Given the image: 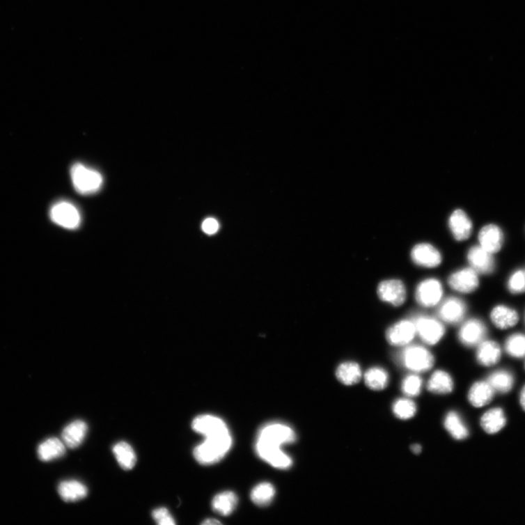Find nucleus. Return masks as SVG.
Listing matches in <instances>:
<instances>
[{
  "mask_svg": "<svg viewBox=\"0 0 525 525\" xmlns=\"http://www.w3.org/2000/svg\"><path fill=\"white\" fill-rule=\"evenodd\" d=\"M296 439L295 431L292 428L281 423H272L261 428L257 441L281 447L284 444L295 442Z\"/></svg>",
  "mask_w": 525,
  "mask_h": 525,
  "instance_id": "3",
  "label": "nucleus"
},
{
  "mask_svg": "<svg viewBox=\"0 0 525 525\" xmlns=\"http://www.w3.org/2000/svg\"><path fill=\"white\" fill-rule=\"evenodd\" d=\"M416 332L414 322L402 320L395 324L386 334L389 343L394 346H405L412 341Z\"/></svg>",
  "mask_w": 525,
  "mask_h": 525,
  "instance_id": "13",
  "label": "nucleus"
},
{
  "mask_svg": "<svg viewBox=\"0 0 525 525\" xmlns=\"http://www.w3.org/2000/svg\"><path fill=\"white\" fill-rule=\"evenodd\" d=\"M202 228L205 234L212 235L219 230V224L215 219L210 218L203 222Z\"/></svg>",
  "mask_w": 525,
  "mask_h": 525,
  "instance_id": "39",
  "label": "nucleus"
},
{
  "mask_svg": "<svg viewBox=\"0 0 525 525\" xmlns=\"http://www.w3.org/2000/svg\"><path fill=\"white\" fill-rule=\"evenodd\" d=\"M450 286L455 290L469 293L480 285L478 273L472 268H466L453 274L449 278Z\"/></svg>",
  "mask_w": 525,
  "mask_h": 525,
  "instance_id": "14",
  "label": "nucleus"
},
{
  "mask_svg": "<svg viewBox=\"0 0 525 525\" xmlns=\"http://www.w3.org/2000/svg\"><path fill=\"white\" fill-rule=\"evenodd\" d=\"M50 216L53 222L69 229L78 228L81 221L79 210L65 201L55 204L52 207Z\"/></svg>",
  "mask_w": 525,
  "mask_h": 525,
  "instance_id": "5",
  "label": "nucleus"
},
{
  "mask_svg": "<svg viewBox=\"0 0 525 525\" xmlns=\"http://www.w3.org/2000/svg\"><path fill=\"white\" fill-rule=\"evenodd\" d=\"M365 382L370 389L382 391L387 387L389 376L385 370L381 368H373L365 374Z\"/></svg>",
  "mask_w": 525,
  "mask_h": 525,
  "instance_id": "32",
  "label": "nucleus"
},
{
  "mask_svg": "<svg viewBox=\"0 0 525 525\" xmlns=\"http://www.w3.org/2000/svg\"><path fill=\"white\" fill-rule=\"evenodd\" d=\"M490 318L498 329L505 330L515 327L519 321V315L514 308L499 305L493 308Z\"/></svg>",
  "mask_w": 525,
  "mask_h": 525,
  "instance_id": "19",
  "label": "nucleus"
},
{
  "mask_svg": "<svg viewBox=\"0 0 525 525\" xmlns=\"http://www.w3.org/2000/svg\"><path fill=\"white\" fill-rule=\"evenodd\" d=\"M505 350L510 356L515 359L525 358V335L515 334L508 337L505 343Z\"/></svg>",
  "mask_w": 525,
  "mask_h": 525,
  "instance_id": "34",
  "label": "nucleus"
},
{
  "mask_svg": "<svg viewBox=\"0 0 525 525\" xmlns=\"http://www.w3.org/2000/svg\"><path fill=\"white\" fill-rule=\"evenodd\" d=\"M377 292L382 301L394 306L403 304L407 298V290L404 283L397 280L382 282Z\"/></svg>",
  "mask_w": 525,
  "mask_h": 525,
  "instance_id": "12",
  "label": "nucleus"
},
{
  "mask_svg": "<svg viewBox=\"0 0 525 525\" xmlns=\"http://www.w3.org/2000/svg\"><path fill=\"white\" fill-rule=\"evenodd\" d=\"M502 351L499 344L495 341H483L478 345L476 359L483 366L490 367L501 361Z\"/></svg>",
  "mask_w": 525,
  "mask_h": 525,
  "instance_id": "20",
  "label": "nucleus"
},
{
  "mask_svg": "<svg viewBox=\"0 0 525 525\" xmlns=\"http://www.w3.org/2000/svg\"><path fill=\"white\" fill-rule=\"evenodd\" d=\"M412 452L414 454L418 455V454H420L421 453L422 448H421V446L420 445L415 444V445L412 446Z\"/></svg>",
  "mask_w": 525,
  "mask_h": 525,
  "instance_id": "42",
  "label": "nucleus"
},
{
  "mask_svg": "<svg viewBox=\"0 0 525 525\" xmlns=\"http://www.w3.org/2000/svg\"><path fill=\"white\" fill-rule=\"evenodd\" d=\"M487 381L496 393L506 394L512 390L515 379L509 370L501 369L489 375Z\"/></svg>",
  "mask_w": 525,
  "mask_h": 525,
  "instance_id": "24",
  "label": "nucleus"
},
{
  "mask_svg": "<svg viewBox=\"0 0 525 525\" xmlns=\"http://www.w3.org/2000/svg\"><path fill=\"white\" fill-rule=\"evenodd\" d=\"M519 402L522 409L525 412V384L520 393Z\"/></svg>",
  "mask_w": 525,
  "mask_h": 525,
  "instance_id": "40",
  "label": "nucleus"
},
{
  "mask_svg": "<svg viewBox=\"0 0 525 525\" xmlns=\"http://www.w3.org/2000/svg\"><path fill=\"white\" fill-rule=\"evenodd\" d=\"M478 241L483 249L492 254L499 253L503 246L504 237L502 230L496 225L489 224L484 226L480 234Z\"/></svg>",
  "mask_w": 525,
  "mask_h": 525,
  "instance_id": "15",
  "label": "nucleus"
},
{
  "mask_svg": "<svg viewBox=\"0 0 525 525\" xmlns=\"http://www.w3.org/2000/svg\"><path fill=\"white\" fill-rule=\"evenodd\" d=\"M238 499L235 493L226 491L215 496L212 502V507L215 512L223 516L233 513L237 505Z\"/></svg>",
  "mask_w": 525,
  "mask_h": 525,
  "instance_id": "27",
  "label": "nucleus"
},
{
  "mask_svg": "<svg viewBox=\"0 0 525 525\" xmlns=\"http://www.w3.org/2000/svg\"><path fill=\"white\" fill-rule=\"evenodd\" d=\"M393 411L398 418L409 420L416 414V407L412 400L407 398L398 399L393 406Z\"/></svg>",
  "mask_w": 525,
  "mask_h": 525,
  "instance_id": "35",
  "label": "nucleus"
},
{
  "mask_svg": "<svg viewBox=\"0 0 525 525\" xmlns=\"http://www.w3.org/2000/svg\"><path fill=\"white\" fill-rule=\"evenodd\" d=\"M411 256L416 265L427 268L438 267L442 260L439 251L429 244L416 245Z\"/></svg>",
  "mask_w": 525,
  "mask_h": 525,
  "instance_id": "16",
  "label": "nucleus"
},
{
  "mask_svg": "<svg viewBox=\"0 0 525 525\" xmlns=\"http://www.w3.org/2000/svg\"><path fill=\"white\" fill-rule=\"evenodd\" d=\"M467 311V305L462 300L452 297L447 299L439 310V317L445 322L455 324L464 318Z\"/></svg>",
  "mask_w": 525,
  "mask_h": 525,
  "instance_id": "17",
  "label": "nucleus"
},
{
  "mask_svg": "<svg viewBox=\"0 0 525 525\" xmlns=\"http://www.w3.org/2000/svg\"><path fill=\"white\" fill-rule=\"evenodd\" d=\"M468 260L471 268L478 274H490L496 269V261L493 254L480 246H474L469 250Z\"/></svg>",
  "mask_w": 525,
  "mask_h": 525,
  "instance_id": "10",
  "label": "nucleus"
},
{
  "mask_svg": "<svg viewBox=\"0 0 525 525\" xmlns=\"http://www.w3.org/2000/svg\"><path fill=\"white\" fill-rule=\"evenodd\" d=\"M275 496V489L269 483H262L256 485L251 492V500L260 506L269 505Z\"/></svg>",
  "mask_w": 525,
  "mask_h": 525,
  "instance_id": "33",
  "label": "nucleus"
},
{
  "mask_svg": "<svg viewBox=\"0 0 525 525\" xmlns=\"http://www.w3.org/2000/svg\"><path fill=\"white\" fill-rule=\"evenodd\" d=\"M203 524L205 525H218L221 524V522L217 519H206Z\"/></svg>",
  "mask_w": 525,
  "mask_h": 525,
  "instance_id": "41",
  "label": "nucleus"
},
{
  "mask_svg": "<svg viewBox=\"0 0 525 525\" xmlns=\"http://www.w3.org/2000/svg\"><path fill=\"white\" fill-rule=\"evenodd\" d=\"M337 379L346 385H353L359 382L362 377L361 369L356 363L347 362L337 368Z\"/></svg>",
  "mask_w": 525,
  "mask_h": 525,
  "instance_id": "31",
  "label": "nucleus"
},
{
  "mask_svg": "<svg viewBox=\"0 0 525 525\" xmlns=\"http://www.w3.org/2000/svg\"><path fill=\"white\" fill-rule=\"evenodd\" d=\"M233 437L229 430L223 433L206 437L205 440L195 447L194 455L200 464L213 465L221 461L233 446Z\"/></svg>",
  "mask_w": 525,
  "mask_h": 525,
  "instance_id": "1",
  "label": "nucleus"
},
{
  "mask_svg": "<svg viewBox=\"0 0 525 525\" xmlns=\"http://www.w3.org/2000/svg\"><path fill=\"white\" fill-rule=\"evenodd\" d=\"M58 492L61 498L65 501L75 502L86 497L88 489L79 481L70 480L60 483Z\"/></svg>",
  "mask_w": 525,
  "mask_h": 525,
  "instance_id": "26",
  "label": "nucleus"
},
{
  "mask_svg": "<svg viewBox=\"0 0 525 525\" xmlns=\"http://www.w3.org/2000/svg\"><path fill=\"white\" fill-rule=\"evenodd\" d=\"M422 385L423 381L419 376L409 375L403 381L402 391L407 396H418L421 393Z\"/></svg>",
  "mask_w": 525,
  "mask_h": 525,
  "instance_id": "37",
  "label": "nucleus"
},
{
  "mask_svg": "<svg viewBox=\"0 0 525 525\" xmlns=\"http://www.w3.org/2000/svg\"><path fill=\"white\" fill-rule=\"evenodd\" d=\"M443 288L440 282L435 279H429L422 282L416 288L415 297L416 301L426 307L437 305L441 299Z\"/></svg>",
  "mask_w": 525,
  "mask_h": 525,
  "instance_id": "9",
  "label": "nucleus"
},
{
  "mask_svg": "<svg viewBox=\"0 0 525 525\" xmlns=\"http://www.w3.org/2000/svg\"><path fill=\"white\" fill-rule=\"evenodd\" d=\"M400 360L408 369L418 373L427 372L434 363L433 354L418 345L405 348L400 354Z\"/></svg>",
  "mask_w": 525,
  "mask_h": 525,
  "instance_id": "4",
  "label": "nucleus"
},
{
  "mask_svg": "<svg viewBox=\"0 0 525 525\" xmlns=\"http://www.w3.org/2000/svg\"><path fill=\"white\" fill-rule=\"evenodd\" d=\"M485 323L478 319H471L463 324L459 331L460 342L467 347L480 345L487 336Z\"/></svg>",
  "mask_w": 525,
  "mask_h": 525,
  "instance_id": "8",
  "label": "nucleus"
},
{
  "mask_svg": "<svg viewBox=\"0 0 525 525\" xmlns=\"http://www.w3.org/2000/svg\"><path fill=\"white\" fill-rule=\"evenodd\" d=\"M152 518L160 525H174L176 522L166 508H159L154 510Z\"/></svg>",
  "mask_w": 525,
  "mask_h": 525,
  "instance_id": "38",
  "label": "nucleus"
},
{
  "mask_svg": "<svg viewBox=\"0 0 525 525\" xmlns=\"http://www.w3.org/2000/svg\"><path fill=\"white\" fill-rule=\"evenodd\" d=\"M454 383L450 375L443 370H437L430 378L428 389L436 394H447L453 391Z\"/></svg>",
  "mask_w": 525,
  "mask_h": 525,
  "instance_id": "28",
  "label": "nucleus"
},
{
  "mask_svg": "<svg viewBox=\"0 0 525 525\" xmlns=\"http://www.w3.org/2000/svg\"><path fill=\"white\" fill-rule=\"evenodd\" d=\"M71 178L74 188L79 194L88 195L97 192L102 185L101 174L82 164H75L71 168Z\"/></svg>",
  "mask_w": 525,
  "mask_h": 525,
  "instance_id": "2",
  "label": "nucleus"
},
{
  "mask_svg": "<svg viewBox=\"0 0 525 525\" xmlns=\"http://www.w3.org/2000/svg\"><path fill=\"white\" fill-rule=\"evenodd\" d=\"M63 441L57 438L49 439L38 448V455L42 461L48 462L63 457L66 452Z\"/></svg>",
  "mask_w": 525,
  "mask_h": 525,
  "instance_id": "25",
  "label": "nucleus"
},
{
  "mask_svg": "<svg viewBox=\"0 0 525 525\" xmlns=\"http://www.w3.org/2000/svg\"><path fill=\"white\" fill-rule=\"evenodd\" d=\"M256 450L258 455L269 464L279 469H288L292 466V459L281 450V447L271 446L256 441Z\"/></svg>",
  "mask_w": 525,
  "mask_h": 525,
  "instance_id": "7",
  "label": "nucleus"
},
{
  "mask_svg": "<svg viewBox=\"0 0 525 525\" xmlns=\"http://www.w3.org/2000/svg\"><path fill=\"white\" fill-rule=\"evenodd\" d=\"M113 452L123 469L128 471L134 467L136 457L130 444L125 441L118 442L113 446Z\"/></svg>",
  "mask_w": 525,
  "mask_h": 525,
  "instance_id": "29",
  "label": "nucleus"
},
{
  "mask_svg": "<svg viewBox=\"0 0 525 525\" xmlns=\"http://www.w3.org/2000/svg\"><path fill=\"white\" fill-rule=\"evenodd\" d=\"M192 428L196 433L205 438L223 433L228 430L226 423L218 416L203 414L196 416L193 421Z\"/></svg>",
  "mask_w": 525,
  "mask_h": 525,
  "instance_id": "11",
  "label": "nucleus"
},
{
  "mask_svg": "<svg viewBox=\"0 0 525 525\" xmlns=\"http://www.w3.org/2000/svg\"><path fill=\"white\" fill-rule=\"evenodd\" d=\"M524 368H525V362H524Z\"/></svg>",
  "mask_w": 525,
  "mask_h": 525,
  "instance_id": "43",
  "label": "nucleus"
},
{
  "mask_svg": "<svg viewBox=\"0 0 525 525\" xmlns=\"http://www.w3.org/2000/svg\"><path fill=\"white\" fill-rule=\"evenodd\" d=\"M444 427L456 440L466 439L469 436L467 426L455 412H451L446 415Z\"/></svg>",
  "mask_w": 525,
  "mask_h": 525,
  "instance_id": "30",
  "label": "nucleus"
},
{
  "mask_svg": "<svg viewBox=\"0 0 525 525\" xmlns=\"http://www.w3.org/2000/svg\"><path fill=\"white\" fill-rule=\"evenodd\" d=\"M508 289L512 295L525 292V270L518 269L509 277Z\"/></svg>",
  "mask_w": 525,
  "mask_h": 525,
  "instance_id": "36",
  "label": "nucleus"
},
{
  "mask_svg": "<svg viewBox=\"0 0 525 525\" xmlns=\"http://www.w3.org/2000/svg\"><path fill=\"white\" fill-rule=\"evenodd\" d=\"M495 391L487 381H480L471 386L468 397L472 406L480 408L489 405L495 396Z\"/></svg>",
  "mask_w": 525,
  "mask_h": 525,
  "instance_id": "21",
  "label": "nucleus"
},
{
  "mask_svg": "<svg viewBox=\"0 0 525 525\" xmlns=\"http://www.w3.org/2000/svg\"><path fill=\"white\" fill-rule=\"evenodd\" d=\"M416 334L428 345H435L444 334V328L438 320L428 317H419L415 320Z\"/></svg>",
  "mask_w": 525,
  "mask_h": 525,
  "instance_id": "6",
  "label": "nucleus"
},
{
  "mask_svg": "<svg viewBox=\"0 0 525 525\" xmlns=\"http://www.w3.org/2000/svg\"><path fill=\"white\" fill-rule=\"evenodd\" d=\"M481 426L487 434H498L506 425V418L501 408H493L485 412L481 418Z\"/></svg>",
  "mask_w": 525,
  "mask_h": 525,
  "instance_id": "23",
  "label": "nucleus"
},
{
  "mask_svg": "<svg viewBox=\"0 0 525 525\" xmlns=\"http://www.w3.org/2000/svg\"><path fill=\"white\" fill-rule=\"evenodd\" d=\"M88 431L87 424L82 421H75L69 424L63 430V441L65 444L75 449L79 447L85 439Z\"/></svg>",
  "mask_w": 525,
  "mask_h": 525,
  "instance_id": "22",
  "label": "nucleus"
},
{
  "mask_svg": "<svg viewBox=\"0 0 525 525\" xmlns=\"http://www.w3.org/2000/svg\"><path fill=\"white\" fill-rule=\"evenodd\" d=\"M450 228L455 238L457 241H463L471 235L473 225L464 211L457 210L450 216Z\"/></svg>",
  "mask_w": 525,
  "mask_h": 525,
  "instance_id": "18",
  "label": "nucleus"
}]
</instances>
